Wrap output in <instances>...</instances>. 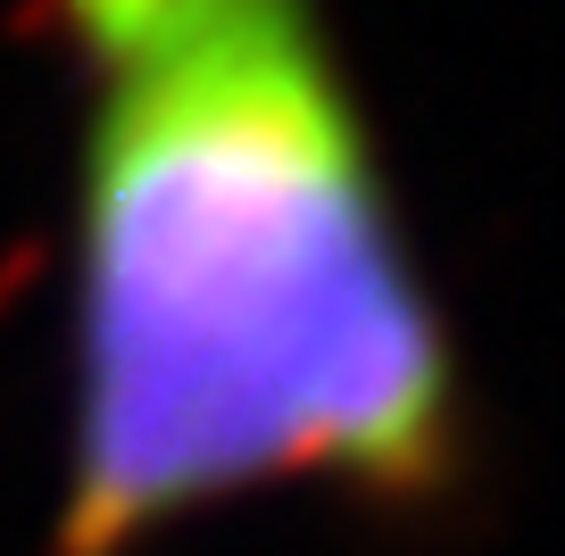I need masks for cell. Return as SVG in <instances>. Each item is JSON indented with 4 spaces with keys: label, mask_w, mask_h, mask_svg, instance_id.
<instances>
[{
    "label": "cell",
    "mask_w": 565,
    "mask_h": 556,
    "mask_svg": "<svg viewBox=\"0 0 565 556\" xmlns=\"http://www.w3.org/2000/svg\"><path fill=\"white\" fill-rule=\"evenodd\" d=\"M75 84L51 556L258 499L424 523L475 391L324 0H42Z\"/></svg>",
    "instance_id": "cell-1"
}]
</instances>
